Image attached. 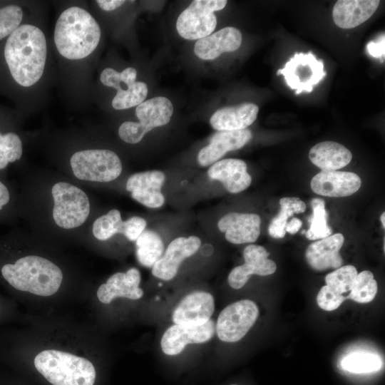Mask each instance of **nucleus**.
Listing matches in <instances>:
<instances>
[{
  "label": "nucleus",
  "mask_w": 385,
  "mask_h": 385,
  "mask_svg": "<svg viewBox=\"0 0 385 385\" xmlns=\"http://www.w3.org/2000/svg\"><path fill=\"white\" fill-rule=\"evenodd\" d=\"M130 226V219L123 221L120 211L112 209L94 220L92 233L96 239L101 241L108 240L116 234H122L129 240Z\"/></svg>",
  "instance_id": "27"
},
{
  "label": "nucleus",
  "mask_w": 385,
  "mask_h": 385,
  "mask_svg": "<svg viewBox=\"0 0 385 385\" xmlns=\"http://www.w3.org/2000/svg\"><path fill=\"white\" fill-rule=\"evenodd\" d=\"M101 35L99 24L88 11L71 6L58 16L53 39L61 56L68 60H81L95 51Z\"/></svg>",
  "instance_id": "2"
},
{
  "label": "nucleus",
  "mask_w": 385,
  "mask_h": 385,
  "mask_svg": "<svg viewBox=\"0 0 385 385\" xmlns=\"http://www.w3.org/2000/svg\"><path fill=\"white\" fill-rule=\"evenodd\" d=\"M215 333V324L210 319L205 324L196 327L174 324L164 332L160 341L161 349L167 355H177L188 344L208 342Z\"/></svg>",
  "instance_id": "14"
},
{
  "label": "nucleus",
  "mask_w": 385,
  "mask_h": 385,
  "mask_svg": "<svg viewBox=\"0 0 385 385\" xmlns=\"http://www.w3.org/2000/svg\"><path fill=\"white\" fill-rule=\"evenodd\" d=\"M137 71L128 67L118 72L112 68H106L100 74V81L106 86L117 90L112 100L115 110H125L138 106L147 97L148 88L145 83L136 81Z\"/></svg>",
  "instance_id": "9"
},
{
  "label": "nucleus",
  "mask_w": 385,
  "mask_h": 385,
  "mask_svg": "<svg viewBox=\"0 0 385 385\" xmlns=\"http://www.w3.org/2000/svg\"><path fill=\"white\" fill-rule=\"evenodd\" d=\"M210 178L221 182L230 193H238L247 189L252 183V177L247 171L245 161L237 158L218 160L207 170Z\"/></svg>",
  "instance_id": "22"
},
{
  "label": "nucleus",
  "mask_w": 385,
  "mask_h": 385,
  "mask_svg": "<svg viewBox=\"0 0 385 385\" xmlns=\"http://www.w3.org/2000/svg\"><path fill=\"white\" fill-rule=\"evenodd\" d=\"M384 217H385V213L383 212V213L381 215L380 220H381V224H382L384 228L385 227Z\"/></svg>",
  "instance_id": "41"
},
{
  "label": "nucleus",
  "mask_w": 385,
  "mask_h": 385,
  "mask_svg": "<svg viewBox=\"0 0 385 385\" xmlns=\"http://www.w3.org/2000/svg\"><path fill=\"white\" fill-rule=\"evenodd\" d=\"M242 40L240 30L227 26L198 39L194 46V53L200 59L214 60L222 53L237 50L241 46Z\"/></svg>",
  "instance_id": "21"
},
{
  "label": "nucleus",
  "mask_w": 385,
  "mask_h": 385,
  "mask_svg": "<svg viewBox=\"0 0 385 385\" xmlns=\"http://www.w3.org/2000/svg\"><path fill=\"white\" fill-rule=\"evenodd\" d=\"M140 280V273L135 267L125 272H116L98 287V299L103 304H109L117 297L139 299L143 295V291L139 287Z\"/></svg>",
  "instance_id": "20"
},
{
  "label": "nucleus",
  "mask_w": 385,
  "mask_h": 385,
  "mask_svg": "<svg viewBox=\"0 0 385 385\" xmlns=\"http://www.w3.org/2000/svg\"><path fill=\"white\" fill-rule=\"evenodd\" d=\"M226 0H194L179 15L176 21L178 34L187 40H198L210 35L217 25L214 12L226 6Z\"/></svg>",
  "instance_id": "8"
},
{
  "label": "nucleus",
  "mask_w": 385,
  "mask_h": 385,
  "mask_svg": "<svg viewBox=\"0 0 385 385\" xmlns=\"http://www.w3.org/2000/svg\"><path fill=\"white\" fill-rule=\"evenodd\" d=\"M378 0H339L332 10L335 24L344 29L356 27L368 20L376 11Z\"/></svg>",
  "instance_id": "25"
},
{
  "label": "nucleus",
  "mask_w": 385,
  "mask_h": 385,
  "mask_svg": "<svg viewBox=\"0 0 385 385\" xmlns=\"http://www.w3.org/2000/svg\"><path fill=\"white\" fill-rule=\"evenodd\" d=\"M201 240L197 236L179 237L170 242L164 255L152 267V274L164 281L173 279L183 261L193 255L200 248Z\"/></svg>",
  "instance_id": "12"
},
{
  "label": "nucleus",
  "mask_w": 385,
  "mask_h": 385,
  "mask_svg": "<svg viewBox=\"0 0 385 385\" xmlns=\"http://www.w3.org/2000/svg\"><path fill=\"white\" fill-rule=\"evenodd\" d=\"M280 211L271 221L268 232L273 238H282L286 234L287 219L294 213H302L306 210V204L298 197H286L279 200Z\"/></svg>",
  "instance_id": "29"
},
{
  "label": "nucleus",
  "mask_w": 385,
  "mask_h": 385,
  "mask_svg": "<svg viewBox=\"0 0 385 385\" xmlns=\"http://www.w3.org/2000/svg\"><path fill=\"white\" fill-rule=\"evenodd\" d=\"M302 225V222L297 218L293 217L289 222L287 223L285 231L289 234L294 235L297 233Z\"/></svg>",
  "instance_id": "40"
},
{
  "label": "nucleus",
  "mask_w": 385,
  "mask_h": 385,
  "mask_svg": "<svg viewBox=\"0 0 385 385\" xmlns=\"http://www.w3.org/2000/svg\"><path fill=\"white\" fill-rule=\"evenodd\" d=\"M344 241L343 235L336 233L312 243L305 252L307 263L317 271L340 267L343 260L339 250Z\"/></svg>",
  "instance_id": "23"
},
{
  "label": "nucleus",
  "mask_w": 385,
  "mask_h": 385,
  "mask_svg": "<svg viewBox=\"0 0 385 385\" xmlns=\"http://www.w3.org/2000/svg\"><path fill=\"white\" fill-rule=\"evenodd\" d=\"M231 385H237V384H231Z\"/></svg>",
  "instance_id": "42"
},
{
  "label": "nucleus",
  "mask_w": 385,
  "mask_h": 385,
  "mask_svg": "<svg viewBox=\"0 0 385 385\" xmlns=\"http://www.w3.org/2000/svg\"><path fill=\"white\" fill-rule=\"evenodd\" d=\"M361 185V178L356 173L338 170H322L312 178L310 183L314 192L331 197L351 195Z\"/></svg>",
  "instance_id": "17"
},
{
  "label": "nucleus",
  "mask_w": 385,
  "mask_h": 385,
  "mask_svg": "<svg viewBox=\"0 0 385 385\" xmlns=\"http://www.w3.org/2000/svg\"><path fill=\"white\" fill-rule=\"evenodd\" d=\"M345 299L346 295L337 294L327 285L320 289L317 297L318 306L325 311L337 309Z\"/></svg>",
  "instance_id": "37"
},
{
  "label": "nucleus",
  "mask_w": 385,
  "mask_h": 385,
  "mask_svg": "<svg viewBox=\"0 0 385 385\" xmlns=\"http://www.w3.org/2000/svg\"><path fill=\"white\" fill-rule=\"evenodd\" d=\"M98 6L106 11H111L121 6L125 1L123 0H98L96 1Z\"/></svg>",
  "instance_id": "39"
},
{
  "label": "nucleus",
  "mask_w": 385,
  "mask_h": 385,
  "mask_svg": "<svg viewBox=\"0 0 385 385\" xmlns=\"http://www.w3.org/2000/svg\"><path fill=\"white\" fill-rule=\"evenodd\" d=\"M171 101L163 96H157L144 101L135 108L138 122L126 121L118 128L120 138L129 144H136L155 128L167 125L173 114Z\"/></svg>",
  "instance_id": "7"
},
{
  "label": "nucleus",
  "mask_w": 385,
  "mask_h": 385,
  "mask_svg": "<svg viewBox=\"0 0 385 385\" xmlns=\"http://www.w3.org/2000/svg\"><path fill=\"white\" fill-rule=\"evenodd\" d=\"M261 219L254 213L229 212L217 222L218 229L225 232V239L232 244L252 243L260 234Z\"/></svg>",
  "instance_id": "19"
},
{
  "label": "nucleus",
  "mask_w": 385,
  "mask_h": 385,
  "mask_svg": "<svg viewBox=\"0 0 385 385\" xmlns=\"http://www.w3.org/2000/svg\"><path fill=\"white\" fill-rule=\"evenodd\" d=\"M382 366L381 357L366 351L351 352L341 361L343 370L354 374L370 373L379 371Z\"/></svg>",
  "instance_id": "31"
},
{
  "label": "nucleus",
  "mask_w": 385,
  "mask_h": 385,
  "mask_svg": "<svg viewBox=\"0 0 385 385\" xmlns=\"http://www.w3.org/2000/svg\"><path fill=\"white\" fill-rule=\"evenodd\" d=\"M0 272L14 288L43 297L55 294L63 278L62 270L53 262L35 255L4 264Z\"/></svg>",
  "instance_id": "3"
},
{
  "label": "nucleus",
  "mask_w": 385,
  "mask_h": 385,
  "mask_svg": "<svg viewBox=\"0 0 385 385\" xmlns=\"http://www.w3.org/2000/svg\"><path fill=\"white\" fill-rule=\"evenodd\" d=\"M215 311L213 296L207 292L196 291L186 295L173 310L175 324L196 327L207 323Z\"/></svg>",
  "instance_id": "15"
},
{
  "label": "nucleus",
  "mask_w": 385,
  "mask_h": 385,
  "mask_svg": "<svg viewBox=\"0 0 385 385\" xmlns=\"http://www.w3.org/2000/svg\"><path fill=\"white\" fill-rule=\"evenodd\" d=\"M23 18V9L17 4L0 7V41L13 34L21 25Z\"/></svg>",
  "instance_id": "35"
},
{
  "label": "nucleus",
  "mask_w": 385,
  "mask_h": 385,
  "mask_svg": "<svg viewBox=\"0 0 385 385\" xmlns=\"http://www.w3.org/2000/svg\"><path fill=\"white\" fill-rule=\"evenodd\" d=\"M50 192L51 218L58 229L72 231L87 221L91 213V202L83 190L69 182L60 180L52 185Z\"/></svg>",
  "instance_id": "5"
},
{
  "label": "nucleus",
  "mask_w": 385,
  "mask_h": 385,
  "mask_svg": "<svg viewBox=\"0 0 385 385\" xmlns=\"http://www.w3.org/2000/svg\"><path fill=\"white\" fill-rule=\"evenodd\" d=\"M136 257L140 265L153 267L163 255V242L155 232L144 230L135 240Z\"/></svg>",
  "instance_id": "28"
},
{
  "label": "nucleus",
  "mask_w": 385,
  "mask_h": 385,
  "mask_svg": "<svg viewBox=\"0 0 385 385\" xmlns=\"http://www.w3.org/2000/svg\"><path fill=\"white\" fill-rule=\"evenodd\" d=\"M259 316L257 304L242 299L227 305L219 314L215 324L218 338L225 342L242 339L255 323Z\"/></svg>",
  "instance_id": "10"
},
{
  "label": "nucleus",
  "mask_w": 385,
  "mask_h": 385,
  "mask_svg": "<svg viewBox=\"0 0 385 385\" xmlns=\"http://www.w3.org/2000/svg\"><path fill=\"white\" fill-rule=\"evenodd\" d=\"M69 163L73 176L86 182H111L118 178L123 170L118 155L107 149L76 151L71 156Z\"/></svg>",
  "instance_id": "6"
},
{
  "label": "nucleus",
  "mask_w": 385,
  "mask_h": 385,
  "mask_svg": "<svg viewBox=\"0 0 385 385\" xmlns=\"http://www.w3.org/2000/svg\"><path fill=\"white\" fill-rule=\"evenodd\" d=\"M279 74L283 75L287 86L295 90L297 95L303 91L311 92L326 76V72L323 61L309 52L296 53L283 68L278 70L277 75Z\"/></svg>",
  "instance_id": "11"
},
{
  "label": "nucleus",
  "mask_w": 385,
  "mask_h": 385,
  "mask_svg": "<svg viewBox=\"0 0 385 385\" xmlns=\"http://www.w3.org/2000/svg\"><path fill=\"white\" fill-rule=\"evenodd\" d=\"M357 274V270L353 265L340 267L327 274L325 277L326 285L337 294L344 295L351 289Z\"/></svg>",
  "instance_id": "34"
},
{
  "label": "nucleus",
  "mask_w": 385,
  "mask_h": 385,
  "mask_svg": "<svg viewBox=\"0 0 385 385\" xmlns=\"http://www.w3.org/2000/svg\"><path fill=\"white\" fill-rule=\"evenodd\" d=\"M311 162L322 170H337L346 166L352 154L344 145L334 141H324L314 145L309 153Z\"/></svg>",
  "instance_id": "26"
},
{
  "label": "nucleus",
  "mask_w": 385,
  "mask_h": 385,
  "mask_svg": "<svg viewBox=\"0 0 385 385\" xmlns=\"http://www.w3.org/2000/svg\"><path fill=\"white\" fill-rule=\"evenodd\" d=\"M270 253L266 249L257 245H249L243 250L245 263L235 267L230 272L227 278L231 287L242 288L252 274L267 276L275 272V262L268 259Z\"/></svg>",
  "instance_id": "13"
},
{
  "label": "nucleus",
  "mask_w": 385,
  "mask_h": 385,
  "mask_svg": "<svg viewBox=\"0 0 385 385\" xmlns=\"http://www.w3.org/2000/svg\"><path fill=\"white\" fill-rule=\"evenodd\" d=\"M366 49L372 57L380 58L381 62H384L385 56L384 34L381 35L376 41L369 42L366 45Z\"/></svg>",
  "instance_id": "38"
},
{
  "label": "nucleus",
  "mask_w": 385,
  "mask_h": 385,
  "mask_svg": "<svg viewBox=\"0 0 385 385\" xmlns=\"http://www.w3.org/2000/svg\"><path fill=\"white\" fill-rule=\"evenodd\" d=\"M17 196L12 185L0 177V223L12 220L17 212Z\"/></svg>",
  "instance_id": "36"
},
{
  "label": "nucleus",
  "mask_w": 385,
  "mask_h": 385,
  "mask_svg": "<svg viewBox=\"0 0 385 385\" xmlns=\"http://www.w3.org/2000/svg\"><path fill=\"white\" fill-rule=\"evenodd\" d=\"M377 290V282L373 274L370 271L364 270L356 275L351 289L349 294L346 295V299L358 303H368L374 299Z\"/></svg>",
  "instance_id": "33"
},
{
  "label": "nucleus",
  "mask_w": 385,
  "mask_h": 385,
  "mask_svg": "<svg viewBox=\"0 0 385 385\" xmlns=\"http://www.w3.org/2000/svg\"><path fill=\"white\" fill-rule=\"evenodd\" d=\"M34 366L53 385H93L96 379V370L90 361L56 349L38 354Z\"/></svg>",
  "instance_id": "4"
},
{
  "label": "nucleus",
  "mask_w": 385,
  "mask_h": 385,
  "mask_svg": "<svg viewBox=\"0 0 385 385\" xmlns=\"http://www.w3.org/2000/svg\"><path fill=\"white\" fill-rule=\"evenodd\" d=\"M258 111V106L252 103L224 107L212 114L210 124L218 131L246 129L257 119Z\"/></svg>",
  "instance_id": "24"
},
{
  "label": "nucleus",
  "mask_w": 385,
  "mask_h": 385,
  "mask_svg": "<svg viewBox=\"0 0 385 385\" xmlns=\"http://www.w3.org/2000/svg\"><path fill=\"white\" fill-rule=\"evenodd\" d=\"M252 137V132L247 128L233 131H217L210 137L209 144L198 153L197 163L202 167L212 165L227 152L242 148Z\"/></svg>",
  "instance_id": "18"
},
{
  "label": "nucleus",
  "mask_w": 385,
  "mask_h": 385,
  "mask_svg": "<svg viewBox=\"0 0 385 385\" xmlns=\"http://www.w3.org/2000/svg\"><path fill=\"white\" fill-rule=\"evenodd\" d=\"M165 175L160 170H148L131 175L127 180L125 189L133 200L150 208H158L165 202L161 188Z\"/></svg>",
  "instance_id": "16"
},
{
  "label": "nucleus",
  "mask_w": 385,
  "mask_h": 385,
  "mask_svg": "<svg viewBox=\"0 0 385 385\" xmlns=\"http://www.w3.org/2000/svg\"><path fill=\"white\" fill-rule=\"evenodd\" d=\"M22 155L23 143L19 134L12 130H1L0 128V177L9 165L19 161Z\"/></svg>",
  "instance_id": "30"
},
{
  "label": "nucleus",
  "mask_w": 385,
  "mask_h": 385,
  "mask_svg": "<svg viewBox=\"0 0 385 385\" xmlns=\"http://www.w3.org/2000/svg\"><path fill=\"white\" fill-rule=\"evenodd\" d=\"M4 59L16 84L29 88L41 78L47 58V42L41 29L21 24L5 41Z\"/></svg>",
  "instance_id": "1"
},
{
  "label": "nucleus",
  "mask_w": 385,
  "mask_h": 385,
  "mask_svg": "<svg viewBox=\"0 0 385 385\" xmlns=\"http://www.w3.org/2000/svg\"><path fill=\"white\" fill-rule=\"evenodd\" d=\"M312 215L309 220V229L305 232L308 240L323 239L331 235L332 231L327 224L325 202L322 199L314 198L311 201Z\"/></svg>",
  "instance_id": "32"
}]
</instances>
